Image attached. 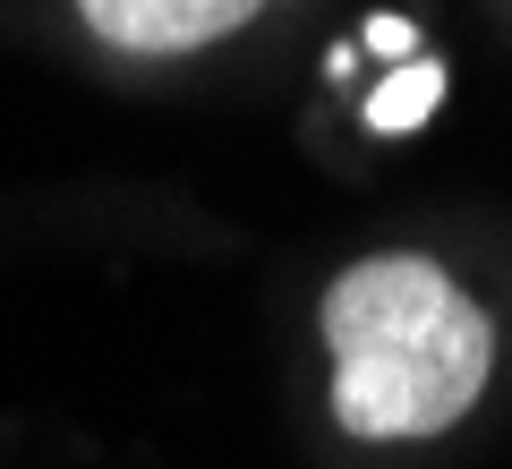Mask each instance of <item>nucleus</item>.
Returning <instances> with one entry per match:
<instances>
[{
    "label": "nucleus",
    "mask_w": 512,
    "mask_h": 469,
    "mask_svg": "<svg viewBox=\"0 0 512 469\" xmlns=\"http://www.w3.org/2000/svg\"><path fill=\"white\" fill-rule=\"evenodd\" d=\"M333 350V418L359 444H419L461 427L495 367L487 307L427 256H359L316 307Z\"/></svg>",
    "instance_id": "nucleus-1"
},
{
    "label": "nucleus",
    "mask_w": 512,
    "mask_h": 469,
    "mask_svg": "<svg viewBox=\"0 0 512 469\" xmlns=\"http://www.w3.org/2000/svg\"><path fill=\"white\" fill-rule=\"evenodd\" d=\"M265 0H77V18L111 52H205L231 26H248Z\"/></svg>",
    "instance_id": "nucleus-2"
},
{
    "label": "nucleus",
    "mask_w": 512,
    "mask_h": 469,
    "mask_svg": "<svg viewBox=\"0 0 512 469\" xmlns=\"http://www.w3.org/2000/svg\"><path fill=\"white\" fill-rule=\"evenodd\" d=\"M436 94H444V69H436V60H419V69H402V77H384L376 103H367V128H376V137H402V128H419L427 111H436Z\"/></svg>",
    "instance_id": "nucleus-3"
},
{
    "label": "nucleus",
    "mask_w": 512,
    "mask_h": 469,
    "mask_svg": "<svg viewBox=\"0 0 512 469\" xmlns=\"http://www.w3.org/2000/svg\"><path fill=\"white\" fill-rule=\"evenodd\" d=\"M367 43H376L384 60H402V52H419V26H402V18H376V26H367Z\"/></svg>",
    "instance_id": "nucleus-4"
}]
</instances>
